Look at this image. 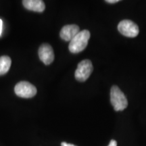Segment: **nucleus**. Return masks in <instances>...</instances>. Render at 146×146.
Returning a JSON list of instances; mask_svg holds the SVG:
<instances>
[{
  "instance_id": "nucleus-1",
  "label": "nucleus",
  "mask_w": 146,
  "mask_h": 146,
  "mask_svg": "<svg viewBox=\"0 0 146 146\" xmlns=\"http://www.w3.org/2000/svg\"><path fill=\"white\" fill-rule=\"evenodd\" d=\"M90 36L91 34L89 31L83 30L80 31L70 41L68 46L70 52L73 54H77L83 51L87 46Z\"/></svg>"
},
{
  "instance_id": "nucleus-2",
  "label": "nucleus",
  "mask_w": 146,
  "mask_h": 146,
  "mask_svg": "<svg viewBox=\"0 0 146 146\" xmlns=\"http://www.w3.org/2000/svg\"><path fill=\"white\" fill-rule=\"evenodd\" d=\"M110 101L116 111L124 110L128 106L127 98L117 86H113L111 89Z\"/></svg>"
},
{
  "instance_id": "nucleus-3",
  "label": "nucleus",
  "mask_w": 146,
  "mask_h": 146,
  "mask_svg": "<svg viewBox=\"0 0 146 146\" xmlns=\"http://www.w3.org/2000/svg\"><path fill=\"white\" fill-rule=\"evenodd\" d=\"M16 95L23 98H31L36 94V89L33 85L27 81H21L14 87Z\"/></svg>"
},
{
  "instance_id": "nucleus-4",
  "label": "nucleus",
  "mask_w": 146,
  "mask_h": 146,
  "mask_svg": "<svg viewBox=\"0 0 146 146\" xmlns=\"http://www.w3.org/2000/svg\"><path fill=\"white\" fill-rule=\"evenodd\" d=\"M93 71V65L89 60H84L78 64L74 73L76 79L78 81L84 82L87 80Z\"/></svg>"
},
{
  "instance_id": "nucleus-5",
  "label": "nucleus",
  "mask_w": 146,
  "mask_h": 146,
  "mask_svg": "<svg viewBox=\"0 0 146 146\" xmlns=\"http://www.w3.org/2000/svg\"><path fill=\"white\" fill-rule=\"evenodd\" d=\"M118 30L124 36L128 37H135L139 33L137 25L129 20L122 21L118 25Z\"/></svg>"
},
{
  "instance_id": "nucleus-6",
  "label": "nucleus",
  "mask_w": 146,
  "mask_h": 146,
  "mask_svg": "<svg viewBox=\"0 0 146 146\" xmlns=\"http://www.w3.org/2000/svg\"><path fill=\"white\" fill-rule=\"evenodd\" d=\"M39 56L42 62L45 65H49L54 60V53L50 45L44 43L39 49Z\"/></svg>"
},
{
  "instance_id": "nucleus-7",
  "label": "nucleus",
  "mask_w": 146,
  "mask_h": 146,
  "mask_svg": "<svg viewBox=\"0 0 146 146\" xmlns=\"http://www.w3.org/2000/svg\"><path fill=\"white\" fill-rule=\"evenodd\" d=\"M80 31H81L77 25H68L61 29L60 36L62 39L66 41H70Z\"/></svg>"
},
{
  "instance_id": "nucleus-8",
  "label": "nucleus",
  "mask_w": 146,
  "mask_h": 146,
  "mask_svg": "<svg viewBox=\"0 0 146 146\" xmlns=\"http://www.w3.org/2000/svg\"><path fill=\"white\" fill-rule=\"evenodd\" d=\"M23 4L27 10L36 12H43L45 10V3L41 0H24Z\"/></svg>"
},
{
  "instance_id": "nucleus-9",
  "label": "nucleus",
  "mask_w": 146,
  "mask_h": 146,
  "mask_svg": "<svg viewBox=\"0 0 146 146\" xmlns=\"http://www.w3.org/2000/svg\"><path fill=\"white\" fill-rule=\"evenodd\" d=\"M12 60L8 56H3L0 57V76L6 74L10 70Z\"/></svg>"
},
{
  "instance_id": "nucleus-10",
  "label": "nucleus",
  "mask_w": 146,
  "mask_h": 146,
  "mask_svg": "<svg viewBox=\"0 0 146 146\" xmlns=\"http://www.w3.org/2000/svg\"><path fill=\"white\" fill-rule=\"evenodd\" d=\"M108 146H117V142H116L114 139L111 140L110 142L109 145Z\"/></svg>"
},
{
  "instance_id": "nucleus-11",
  "label": "nucleus",
  "mask_w": 146,
  "mask_h": 146,
  "mask_svg": "<svg viewBox=\"0 0 146 146\" xmlns=\"http://www.w3.org/2000/svg\"><path fill=\"white\" fill-rule=\"evenodd\" d=\"M118 1H120L119 0H106V2L109 3H117Z\"/></svg>"
},
{
  "instance_id": "nucleus-12",
  "label": "nucleus",
  "mask_w": 146,
  "mask_h": 146,
  "mask_svg": "<svg viewBox=\"0 0 146 146\" xmlns=\"http://www.w3.org/2000/svg\"><path fill=\"white\" fill-rule=\"evenodd\" d=\"M61 146H76V145H73V144H71V143H66V142H62V143H61Z\"/></svg>"
},
{
  "instance_id": "nucleus-13",
  "label": "nucleus",
  "mask_w": 146,
  "mask_h": 146,
  "mask_svg": "<svg viewBox=\"0 0 146 146\" xmlns=\"http://www.w3.org/2000/svg\"><path fill=\"white\" fill-rule=\"evenodd\" d=\"M2 27H3V21L2 20L0 19V36H1V32H2Z\"/></svg>"
}]
</instances>
